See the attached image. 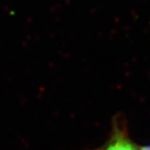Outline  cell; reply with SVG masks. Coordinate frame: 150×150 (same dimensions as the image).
<instances>
[{
  "label": "cell",
  "mask_w": 150,
  "mask_h": 150,
  "mask_svg": "<svg viewBox=\"0 0 150 150\" xmlns=\"http://www.w3.org/2000/svg\"><path fill=\"white\" fill-rule=\"evenodd\" d=\"M95 150H138V148L128 136L126 127L121 122H115L109 140Z\"/></svg>",
  "instance_id": "6da1fadb"
},
{
  "label": "cell",
  "mask_w": 150,
  "mask_h": 150,
  "mask_svg": "<svg viewBox=\"0 0 150 150\" xmlns=\"http://www.w3.org/2000/svg\"><path fill=\"white\" fill-rule=\"evenodd\" d=\"M138 150H150V146H142V147H140V148H138Z\"/></svg>",
  "instance_id": "7a4b0ae2"
}]
</instances>
